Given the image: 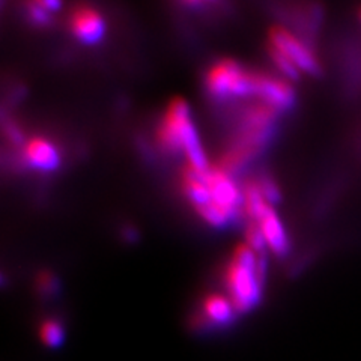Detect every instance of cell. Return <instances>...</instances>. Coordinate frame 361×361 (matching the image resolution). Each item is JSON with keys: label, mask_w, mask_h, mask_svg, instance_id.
Instances as JSON below:
<instances>
[{"label": "cell", "mask_w": 361, "mask_h": 361, "mask_svg": "<svg viewBox=\"0 0 361 361\" xmlns=\"http://www.w3.org/2000/svg\"><path fill=\"white\" fill-rule=\"evenodd\" d=\"M157 142L167 152H183L187 158V166L199 173L211 169L196 126L191 119V109L184 98L176 97L166 107L157 128Z\"/></svg>", "instance_id": "cell-1"}, {"label": "cell", "mask_w": 361, "mask_h": 361, "mask_svg": "<svg viewBox=\"0 0 361 361\" xmlns=\"http://www.w3.org/2000/svg\"><path fill=\"white\" fill-rule=\"evenodd\" d=\"M265 259L247 243L236 244L226 267L224 285L238 313H248L262 300Z\"/></svg>", "instance_id": "cell-2"}, {"label": "cell", "mask_w": 361, "mask_h": 361, "mask_svg": "<svg viewBox=\"0 0 361 361\" xmlns=\"http://www.w3.org/2000/svg\"><path fill=\"white\" fill-rule=\"evenodd\" d=\"M244 212L261 231L271 252L283 256L289 250V238L274 205L265 199L259 180H248L243 190Z\"/></svg>", "instance_id": "cell-3"}, {"label": "cell", "mask_w": 361, "mask_h": 361, "mask_svg": "<svg viewBox=\"0 0 361 361\" xmlns=\"http://www.w3.org/2000/svg\"><path fill=\"white\" fill-rule=\"evenodd\" d=\"M259 73L248 71L233 59L214 62L205 75L207 92L216 99H235L257 94Z\"/></svg>", "instance_id": "cell-4"}, {"label": "cell", "mask_w": 361, "mask_h": 361, "mask_svg": "<svg viewBox=\"0 0 361 361\" xmlns=\"http://www.w3.org/2000/svg\"><path fill=\"white\" fill-rule=\"evenodd\" d=\"M268 47L277 50L295 65L300 71L316 75L321 73V63L309 45L289 29L274 25L268 30Z\"/></svg>", "instance_id": "cell-5"}, {"label": "cell", "mask_w": 361, "mask_h": 361, "mask_svg": "<svg viewBox=\"0 0 361 361\" xmlns=\"http://www.w3.org/2000/svg\"><path fill=\"white\" fill-rule=\"evenodd\" d=\"M21 158L29 169L50 173L58 171L62 164V155L58 146L42 135H33L21 145Z\"/></svg>", "instance_id": "cell-6"}, {"label": "cell", "mask_w": 361, "mask_h": 361, "mask_svg": "<svg viewBox=\"0 0 361 361\" xmlns=\"http://www.w3.org/2000/svg\"><path fill=\"white\" fill-rule=\"evenodd\" d=\"M70 29L75 39L87 45H94L104 38L106 21L94 6L78 5L71 13Z\"/></svg>", "instance_id": "cell-7"}, {"label": "cell", "mask_w": 361, "mask_h": 361, "mask_svg": "<svg viewBox=\"0 0 361 361\" xmlns=\"http://www.w3.org/2000/svg\"><path fill=\"white\" fill-rule=\"evenodd\" d=\"M236 313L238 312H236L233 302L228 295L212 292L202 300L199 321L196 324L200 326L228 325L233 321Z\"/></svg>", "instance_id": "cell-8"}, {"label": "cell", "mask_w": 361, "mask_h": 361, "mask_svg": "<svg viewBox=\"0 0 361 361\" xmlns=\"http://www.w3.org/2000/svg\"><path fill=\"white\" fill-rule=\"evenodd\" d=\"M38 336L39 341L47 348H59L65 338L63 325L54 318L44 319L39 325Z\"/></svg>", "instance_id": "cell-9"}, {"label": "cell", "mask_w": 361, "mask_h": 361, "mask_svg": "<svg viewBox=\"0 0 361 361\" xmlns=\"http://www.w3.org/2000/svg\"><path fill=\"white\" fill-rule=\"evenodd\" d=\"M268 54H269L271 61H273L274 65L277 66V70L285 75V78H288V80H297L301 71L295 65H293L289 59H286L283 54L271 47H268Z\"/></svg>", "instance_id": "cell-10"}, {"label": "cell", "mask_w": 361, "mask_h": 361, "mask_svg": "<svg viewBox=\"0 0 361 361\" xmlns=\"http://www.w3.org/2000/svg\"><path fill=\"white\" fill-rule=\"evenodd\" d=\"M27 8V16L33 25L37 26H47L51 23L53 13L42 5V2H29L26 4Z\"/></svg>", "instance_id": "cell-11"}, {"label": "cell", "mask_w": 361, "mask_h": 361, "mask_svg": "<svg viewBox=\"0 0 361 361\" xmlns=\"http://www.w3.org/2000/svg\"><path fill=\"white\" fill-rule=\"evenodd\" d=\"M244 243H247L248 245H250L253 250L257 253V255H261V256H264V253H265V250H267V243H265V240H264V236H262V233H261V231H259V228L255 224V223H248L247 224V229H245V241Z\"/></svg>", "instance_id": "cell-12"}, {"label": "cell", "mask_w": 361, "mask_h": 361, "mask_svg": "<svg viewBox=\"0 0 361 361\" xmlns=\"http://www.w3.org/2000/svg\"><path fill=\"white\" fill-rule=\"evenodd\" d=\"M259 185H261L262 193H264L265 199L271 203V205H274V203H277V200L280 199V191H279L277 184L274 183L273 179L264 178V179L259 180Z\"/></svg>", "instance_id": "cell-13"}, {"label": "cell", "mask_w": 361, "mask_h": 361, "mask_svg": "<svg viewBox=\"0 0 361 361\" xmlns=\"http://www.w3.org/2000/svg\"><path fill=\"white\" fill-rule=\"evenodd\" d=\"M37 281H38V289L44 292L45 295H50L53 290H56V286H58L56 279L50 273H41Z\"/></svg>", "instance_id": "cell-14"}, {"label": "cell", "mask_w": 361, "mask_h": 361, "mask_svg": "<svg viewBox=\"0 0 361 361\" xmlns=\"http://www.w3.org/2000/svg\"><path fill=\"white\" fill-rule=\"evenodd\" d=\"M360 18H361V9H360Z\"/></svg>", "instance_id": "cell-15"}]
</instances>
